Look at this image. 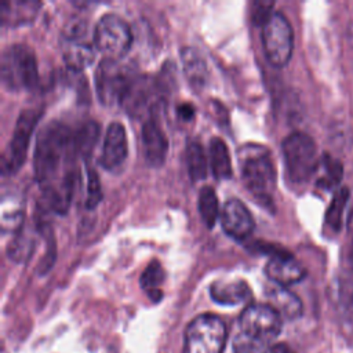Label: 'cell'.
Wrapping results in <instances>:
<instances>
[{
  "instance_id": "obj_12",
  "label": "cell",
  "mask_w": 353,
  "mask_h": 353,
  "mask_svg": "<svg viewBox=\"0 0 353 353\" xmlns=\"http://www.w3.org/2000/svg\"><path fill=\"white\" fill-rule=\"evenodd\" d=\"M219 219L225 233L237 241L245 240L252 233V215L250 210L237 199H229L223 203Z\"/></svg>"
},
{
  "instance_id": "obj_30",
  "label": "cell",
  "mask_w": 353,
  "mask_h": 353,
  "mask_svg": "<svg viewBox=\"0 0 353 353\" xmlns=\"http://www.w3.org/2000/svg\"><path fill=\"white\" fill-rule=\"evenodd\" d=\"M347 196H349V190H346L345 188L339 189L335 196H334V200L328 208V212H327V222L328 225L338 230L341 228V222H342V212H343V208L346 205V200H347Z\"/></svg>"
},
{
  "instance_id": "obj_5",
  "label": "cell",
  "mask_w": 353,
  "mask_h": 353,
  "mask_svg": "<svg viewBox=\"0 0 353 353\" xmlns=\"http://www.w3.org/2000/svg\"><path fill=\"white\" fill-rule=\"evenodd\" d=\"M226 339L225 323L215 314L204 313L188 324L183 353H223Z\"/></svg>"
},
{
  "instance_id": "obj_22",
  "label": "cell",
  "mask_w": 353,
  "mask_h": 353,
  "mask_svg": "<svg viewBox=\"0 0 353 353\" xmlns=\"http://www.w3.org/2000/svg\"><path fill=\"white\" fill-rule=\"evenodd\" d=\"M63 48V61L69 70L81 72L83 68L88 66L95 57L94 48L87 43L81 41H66Z\"/></svg>"
},
{
  "instance_id": "obj_35",
  "label": "cell",
  "mask_w": 353,
  "mask_h": 353,
  "mask_svg": "<svg viewBox=\"0 0 353 353\" xmlns=\"http://www.w3.org/2000/svg\"><path fill=\"white\" fill-rule=\"evenodd\" d=\"M270 353H294L287 345H283V343H279V345H274L272 346V350Z\"/></svg>"
},
{
  "instance_id": "obj_20",
  "label": "cell",
  "mask_w": 353,
  "mask_h": 353,
  "mask_svg": "<svg viewBox=\"0 0 353 353\" xmlns=\"http://www.w3.org/2000/svg\"><path fill=\"white\" fill-rule=\"evenodd\" d=\"M181 61L183 73L189 83L196 88H201L208 76L207 63L201 54L193 47H183L181 50Z\"/></svg>"
},
{
  "instance_id": "obj_4",
  "label": "cell",
  "mask_w": 353,
  "mask_h": 353,
  "mask_svg": "<svg viewBox=\"0 0 353 353\" xmlns=\"http://www.w3.org/2000/svg\"><path fill=\"white\" fill-rule=\"evenodd\" d=\"M285 172L294 183L307 182L319 167L317 148L312 137L292 132L281 143Z\"/></svg>"
},
{
  "instance_id": "obj_14",
  "label": "cell",
  "mask_w": 353,
  "mask_h": 353,
  "mask_svg": "<svg viewBox=\"0 0 353 353\" xmlns=\"http://www.w3.org/2000/svg\"><path fill=\"white\" fill-rule=\"evenodd\" d=\"M127 135L123 124L113 121L105 132L99 163L105 170L117 168L127 157Z\"/></svg>"
},
{
  "instance_id": "obj_13",
  "label": "cell",
  "mask_w": 353,
  "mask_h": 353,
  "mask_svg": "<svg viewBox=\"0 0 353 353\" xmlns=\"http://www.w3.org/2000/svg\"><path fill=\"white\" fill-rule=\"evenodd\" d=\"M265 273L276 285L281 287L296 284L306 276L305 268L291 254L281 250L270 254Z\"/></svg>"
},
{
  "instance_id": "obj_6",
  "label": "cell",
  "mask_w": 353,
  "mask_h": 353,
  "mask_svg": "<svg viewBox=\"0 0 353 353\" xmlns=\"http://www.w3.org/2000/svg\"><path fill=\"white\" fill-rule=\"evenodd\" d=\"M164 88L159 79L152 76H134L123 95L121 106L135 119H154L156 112L163 105Z\"/></svg>"
},
{
  "instance_id": "obj_1",
  "label": "cell",
  "mask_w": 353,
  "mask_h": 353,
  "mask_svg": "<svg viewBox=\"0 0 353 353\" xmlns=\"http://www.w3.org/2000/svg\"><path fill=\"white\" fill-rule=\"evenodd\" d=\"M73 150V134L61 123H48L37 135L33 170L36 181L43 189L54 185L59 168L69 160Z\"/></svg>"
},
{
  "instance_id": "obj_28",
  "label": "cell",
  "mask_w": 353,
  "mask_h": 353,
  "mask_svg": "<svg viewBox=\"0 0 353 353\" xmlns=\"http://www.w3.org/2000/svg\"><path fill=\"white\" fill-rule=\"evenodd\" d=\"M270 350L272 346H269V342L250 336L244 332L237 334L233 339L234 353H270Z\"/></svg>"
},
{
  "instance_id": "obj_24",
  "label": "cell",
  "mask_w": 353,
  "mask_h": 353,
  "mask_svg": "<svg viewBox=\"0 0 353 353\" xmlns=\"http://www.w3.org/2000/svg\"><path fill=\"white\" fill-rule=\"evenodd\" d=\"M186 165L189 176L193 182L203 181L207 176V159L203 146L193 141L186 146Z\"/></svg>"
},
{
  "instance_id": "obj_9",
  "label": "cell",
  "mask_w": 353,
  "mask_h": 353,
  "mask_svg": "<svg viewBox=\"0 0 353 353\" xmlns=\"http://www.w3.org/2000/svg\"><path fill=\"white\" fill-rule=\"evenodd\" d=\"M40 116L41 110L39 109H26L21 112L14 127L12 138L10 139L8 146L3 154V174H14L23 164L32 132Z\"/></svg>"
},
{
  "instance_id": "obj_16",
  "label": "cell",
  "mask_w": 353,
  "mask_h": 353,
  "mask_svg": "<svg viewBox=\"0 0 353 353\" xmlns=\"http://www.w3.org/2000/svg\"><path fill=\"white\" fill-rule=\"evenodd\" d=\"M41 3L34 0H7L0 7V21L4 26H19L30 23L40 8Z\"/></svg>"
},
{
  "instance_id": "obj_2",
  "label": "cell",
  "mask_w": 353,
  "mask_h": 353,
  "mask_svg": "<svg viewBox=\"0 0 353 353\" xmlns=\"http://www.w3.org/2000/svg\"><path fill=\"white\" fill-rule=\"evenodd\" d=\"M241 179L245 188L258 199H270L276 186V170L270 152L256 143L239 149Z\"/></svg>"
},
{
  "instance_id": "obj_36",
  "label": "cell",
  "mask_w": 353,
  "mask_h": 353,
  "mask_svg": "<svg viewBox=\"0 0 353 353\" xmlns=\"http://www.w3.org/2000/svg\"><path fill=\"white\" fill-rule=\"evenodd\" d=\"M347 229L350 233V256L353 258V210L349 215V223H347Z\"/></svg>"
},
{
  "instance_id": "obj_25",
  "label": "cell",
  "mask_w": 353,
  "mask_h": 353,
  "mask_svg": "<svg viewBox=\"0 0 353 353\" xmlns=\"http://www.w3.org/2000/svg\"><path fill=\"white\" fill-rule=\"evenodd\" d=\"M197 207H199V214H200L203 222L205 223V226L212 228L221 214L218 197L212 188H210V186L201 188V190L199 193Z\"/></svg>"
},
{
  "instance_id": "obj_15",
  "label": "cell",
  "mask_w": 353,
  "mask_h": 353,
  "mask_svg": "<svg viewBox=\"0 0 353 353\" xmlns=\"http://www.w3.org/2000/svg\"><path fill=\"white\" fill-rule=\"evenodd\" d=\"M142 150L145 160L152 167H161L167 157V138L156 119H149L142 125Z\"/></svg>"
},
{
  "instance_id": "obj_26",
  "label": "cell",
  "mask_w": 353,
  "mask_h": 353,
  "mask_svg": "<svg viewBox=\"0 0 353 353\" xmlns=\"http://www.w3.org/2000/svg\"><path fill=\"white\" fill-rule=\"evenodd\" d=\"M164 269L159 261H152L141 276V287L153 301H159L161 298L160 285L164 281Z\"/></svg>"
},
{
  "instance_id": "obj_18",
  "label": "cell",
  "mask_w": 353,
  "mask_h": 353,
  "mask_svg": "<svg viewBox=\"0 0 353 353\" xmlns=\"http://www.w3.org/2000/svg\"><path fill=\"white\" fill-rule=\"evenodd\" d=\"M211 298L221 305H240L251 298V290L243 280L215 281L210 287Z\"/></svg>"
},
{
  "instance_id": "obj_17",
  "label": "cell",
  "mask_w": 353,
  "mask_h": 353,
  "mask_svg": "<svg viewBox=\"0 0 353 353\" xmlns=\"http://www.w3.org/2000/svg\"><path fill=\"white\" fill-rule=\"evenodd\" d=\"M268 305H270L281 319L295 320L302 314V302L301 299L291 292L287 287L274 285L266 291Z\"/></svg>"
},
{
  "instance_id": "obj_19",
  "label": "cell",
  "mask_w": 353,
  "mask_h": 353,
  "mask_svg": "<svg viewBox=\"0 0 353 353\" xmlns=\"http://www.w3.org/2000/svg\"><path fill=\"white\" fill-rule=\"evenodd\" d=\"M23 215H25V204L21 196L8 193L1 197L0 223H1L3 232L17 233L23 223Z\"/></svg>"
},
{
  "instance_id": "obj_34",
  "label": "cell",
  "mask_w": 353,
  "mask_h": 353,
  "mask_svg": "<svg viewBox=\"0 0 353 353\" xmlns=\"http://www.w3.org/2000/svg\"><path fill=\"white\" fill-rule=\"evenodd\" d=\"M176 112H178V116H179L182 120L189 121V120L193 119V116H194V106H193L192 103H189V102H183V103H181V105L178 106Z\"/></svg>"
},
{
  "instance_id": "obj_3",
  "label": "cell",
  "mask_w": 353,
  "mask_h": 353,
  "mask_svg": "<svg viewBox=\"0 0 353 353\" xmlns=\"http://www.w3.org/2000/svg\"><path fill=\"white\" fill-rule=\"evenodd\" d=\"M0 74L8 90H30L37 83V62L34 52L25 44H12L1 54Z\"/></svg>"
},
{
  "instance_id": "obj_32",
  "label": "cell",
  "mask_w": 353,
  "mask_h": 353,
  "mask_svg": "<svg viewBox=\"0 0 353 353\" xmlns=\"http://www.w3.org/2000/svg\"><path fill=\"white\" fill-rule=\"evenodd\" d=\"M87 32V23L81 18H73L68 21L63 26V37L66 41H81V39L85 36Z\"/></svg>"
},
{
  "instance_id": "obj_27",
  "label": "cell",
  "mask_w": 353,
  "mask_h": 353,
  "mask_svg": "<svg viewBox=\"0 0 353 353\" xmlns=\"http://www.w3.org/2000/svg\"><path fill=\"white\" fill-rule=\"evenodd\" d=\"M33 239L28 236L26 233H22L21 230L17 232L15 237L10 241L7 254L8 256L15 262H23L29 258L32 250H33Z\"/></svg>"
},
{
  "instance_id": "obj_33",
  "label": "cell",
  "mask_w": 353,
  "mask_h": 353,
  "mask_svg": "<svg viewBox=\"0 0 353 353\" xmlns=\"http://www.w3.org/2000/svg\"><path fill=\"white\" fill-rule=\"evenodd\" d=\"M272 7H273L272 1H256L254 4V12H252V19L255 21V23L263 25L273 12Z\"/></svg>"
},
{
  "instance_id": "obj_7",
  "label": "cell",
  "mask_w": 353,
  "mask_h": 353,
  "mask_svg": "<svg viewBox=\"0 0 353 353\" xmlns=\"http://www.w3.org/2000/svg\"><path fill=\"white\" fill-rule=\"evenodd\" d=\"M132 33L127 22L116 14H103L94 29V46L103 59L120 61L130 50Z\"/></svg>"
},
{
  "instance_id": "obj_29",
  "label": "cell",
  "mask_w": 353,
  "mask_h": 353,
  "mask_svg": "<svg viewBox=\"0 0 353 353\" xmlns=\"http://www.w3.org/2000/svg\"><path fill=\"white\" fill-rule=\"evenodd\" d=\"M323 174L319 179V185L324 188H332L339 183L342 178V165L336 159H332L330 154H325L321 160Z\"/></svg>"
},
{
  "instance_id": "obj_8",
  "label": "cell",
  "mask_w": 353,
  "mask_h": 353,
  "mask_svg": "<svg viewBox=\"0 0 353 353\" xmlns=\"http://www.w3.org/2000/svg\"><path fill=\"white\" fill-rule=\"evenodd\" d=\"M261 36L268 61L276 68L287 65L294 48V33L288 19L281 12L273 11L262 25Z\"/></svg>"
},
{
  "instance_id": "obj_21",
  "label": "cell",
  "mask_w": 353,
  "mask_h": 353,
  "mask_svg": "<svg viewBox=\"0 0 353 353\" xmlns=\"http://www.w3.org/2000/svg\"><path fill=\"white\" fill-rule=\"evenodd\" d=\"M208 153L212 175L216 179H229L232 176V163L226 143L218 137L211 138Z\"/></svg>"
},
{
  "instance_id": "obj_31",
  "label": "cell",
  "mask_w": 353,
  "mask_h": 353,
  "mask_svg": "<svg viewBox=\"0 0 353 353\" xmlns=\"http://www.w3.org/2000/svg\"><path fill=\"white\" fill-rule=\"evenodd\" d=\"M102 200V189L98 174L95 170L90 168L87 171V197H85V208L94 210Z\"/></svg>"
},
{
  "instance_id": "obj_10",
  "label": "cell",
  "mask_w": 353,
  "mask_h": 353,
  "mask_svg": "<svg viewBox=\"0 0 353 353\" xmlns=\"http://www.w3.org/2000/svg\"><path fill=\"white\" fill-rule=\"evenodd\" d=\"M132 77L119 61L102 59L95 70V88L99 101L106 106L121 103Z\"/></svg>"
},
{
  "instance_id": "obj_23",
  "label": "cell",
  "mask_w": 353,
  "mask_h": 353,
  "mask_svg": "<svg viewBox=\"0 0 353 353\" xmlns=\"http://www.w3.org/2000/svg\"><path fill=\"white\" fill-rule=\"evenodd\" d=\"M99 135V127L95 121H87L73 134L74 154L87 157L91 154Z\"/></svg>"
},
{
  "instance_id": "obj_11",
  "label": "cell",
  "mask_w": 353,
  "mask_h": 353,
  "mask_svg": "<svg viewBox=\"0 0 353 353\" xmlns=\"http://www.w3.org/2000/svg\"><path fill=\"white\" fill-rule=\"evenodd\" d=\"M241 332L265 342L274 339L281 331V316L268 303L248 305L240 314Z\"/></svg>"
}]
</instances>
